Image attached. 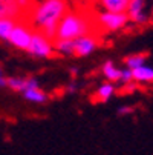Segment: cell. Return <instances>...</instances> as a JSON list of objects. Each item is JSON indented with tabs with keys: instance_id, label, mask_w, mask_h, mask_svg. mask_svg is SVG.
<instances>
[{
	"instance_id": "1",
	"label": "cell",
	"mask_w": 153,
	"mask_h": 155,
	"mask_svg": "<svg viewBox=\"0 0 153 155\" xmlns=\"http://www.w3.org/2000/svg\"><path fill=\"white\" fill-rule=\"evenodd\" d=\"M68 11L69 6L66 0H40L34 5L28 17L35 31H40L55 40L58 25Z\"/></svg>"
},
{
	"instance_id": "2",
	"label": "cell",
	"mask_w": 153,
	"mask_h": 155,
	"mask_svg": "<svg viewBox=\"0 0 153 155\" xmlns=\"http://www.w3.org/2000/svg\"><path fill=\"white\" fill-rule=\"evenodd\" d=\"M92 29V18L77 9H69L61 18L55 40H77L84 37Z\"/></svg>"
},
{
	"instance_id": "3",
	"label": "cell",
	"mask_w": 153,
	"mask_h": 155,
	"mask_svg": "<svg viewBox=\"0 0 153 155\" xmlns=\"http://www.w3.org/2000/svg\"><path fill=\"white\" fill-rule=\"evenodd\" d=\"M34 32H35V29L32 28L31 23H26V21H17L14 31L11 32V35H9V38L6 41L15 49L28 51L29 46H31Z\"/></svg>"
},
{
	"instance_id": "4",
	"label": "cell",
	"mask_w": 153,
	"mask_h": 155,
	"mask_svg": "<svg viewBox=\"0 0 153 155\" xmlns=\"http://www.w3.org/2000/svg\"><path fill=\"white\" fill-rule=\"evenodd\" d=\"M95 20H97V23L100 25V28H103L104 31H110V32L123 29L127 25V21H130L127 12L106 11V9L98 12Z\"/></svg>"
},
{
	"instance_id": "5",
	"label": "cell",
	"mask_w": 153,
	"mask_h": 155,
	"mask_svg": "<svg viewBox=\"0 0 153 155\" xmlns=\"http://www.w3.org/2000/svg\"><path fill=\"white\" fill-rule=\"evenodd\" d=\"M28 52L37 58H49L55 52V40L40 31H35Z\"/></svg>"
},
{
	"instance_id": "6",
	"label": "cell",
	"mask_w": 153,
	"mask_h": 155,
	"mask_svg": "<svg viewBox=\"0 0 153 155\" xmlns=\"http://www.w3.org/2000/svg\"><path fill=\"white\" fill-rule=\"evenodd\" d=\"M126 12L129 14L130 21L136 25H144L150 21V15H147L145 12V0H130Z\"/></svg>"
},
{
	"instance_id": "7",
	"label": "cell",
	"mask_w": 153,
	"mask_h": 155,
	"mask_svg": "<svg viewBox=\"0 0 153 155\" xmlns=\"http://www.w3.org/2000/svg\"><path fill=\"white\" fill-rule=\"evenodd\" d=\"M97 48H98V40L91 34H87V35L80 37V38L75 40V55L77 57H87V55H91Z\"/></svg>"
},
{
	"instance_id": "8",
	"label": "cell",
	"mask_w": 153,
	"mask_h": 155,
	"mask_svg": "<svg viewBox=\"0 0 153 155\" xmlns=\"http://www.w3.org/2000/svg\"><path fill=\"white\" fill-rule=\"evenodd\" d=\"M21 9L18 0H0V17L2 18H17Z\"/></svg>"
},
{
	"instance_id": "9",
	"label": "cell",
	"mask_w": 153,
	"mask_h": 155,
	"mask_svg": "<svg viewBox=\"0 0 153 155\" xmlns=\"http://www.w3.org/2000/svg\"><path fill=\"white\" fill-rule=\"evenodd\" d=\"M116 92V87L112 81H107V83H103L98 89L95 91V95H94V101H98V103H104V101H109L113 94Z\"/></svg>"
},
{
	"instance_id": "10",
	"label": "cell",
	"mask_w": 153,
	"mask_h": 155,
	"mask_svg": "<svg viewBox=\"0 0 153 155\" xmlns=\"http://www.w3.org/2000/svg\"><path fill=\"white\" fill-rule=\"evenodd\" d=\"M101 72H103V75H104V78H106L107 81H112V83H115V81H121L123 69L116 68V64H115L113 61H110V60H107V61L103 63V66H101Z\"/></svg>"
},
{
	"instance_id": "11",
	"label": "cell",
	"mask_w": 153,
	"mask_h": 155,
	"mask_svg": "<svg viewBox=\"0 0 153 155\" xmlns=\"http://www.w3.org/2000/svg\"><path fill=\"white\" fill-rule=\"evenodd\" d=\"M100 6L106 11H118V12H126L129 8L130 0H97Z\"/></svg>"
},
{
	"instance_id": "12",
	"label": "cell",
	"mask_w": 153,
	"mask_h": 155,
	"mask_svg": "<svg viewBox=\"0 0 153 155\" xmlns=\"http://www.w3.org/2000/svg\"><path fill=\"white\" fill-rule=\"evenodd\" d=\"M133 77L136 83H153V68L147 64H142L139 68L133 69Z\"/></svg>"
},
{
	"instance_id": "13",
	"label": "cell",
	"mask_w": 153,
	"mask_h": 155,
	"mask_svg": "<svg viewBox=\"0 0 153 155\" xmlns=\"http://www.w3.org/2000/svg\"><path fill=\"white\" fill-rule=\"evenodd\" d=\"M23 97L28 100V101H32V103H45L48 101V94L40 89V86L38 87H31V89H26L23 92Z\"/></svg>"
},
{
	"instance_id": "14",
	"label": "cell",
	"mask_w": 153,
	"mask_h": 155,
	"mask_svg": "<svg viewBox=\"0 0 153 155\" xmlns=\"http://www.w3.org/2000/svg\"><path fill=\"white\" fill-rule=\"evenodd\" d=\"M55 52L61 55H75V40H55Z\"/></svg>"
},
{
	"instance_id": "15",
	"label": "cell",
	"mask_w": 153,
	"mask_h": 155,
	"mask_svg": "<svg viewBox=\"0 0 153 155\" xmlns=\"http://www.w3.org/2000/svg\"><path fill=\"white\" fill-rule=\"evenodd\" d=\"M14 92H25L28 87V77H8V86Z\"/></svg>"
},
{
	"instance_id": "16",
	"label": "cell",
	"mask_w": 153,
	"mask_h": 155,
	"mask_svg": "<svg viewBox=\"0 0 153 155\" xmlns=\"http://www.w3.org/2000/svg\"><path fill=\"white\" fill-rule=\"evenodd\" d=\"M145 60H147V54H133V55H129V57H126V60H124V64H126V68H129V69H136V68H139V66H142V64H145Z\"/></svg>"
},
{
	"instance_id": "17",
	"label": "cell",
	"mask_w": 153,
	"mask_h": 155,
	"mask_svg": "<svg viewBox=\"0 0 153 155\" xmlns=\"http://www.w3.org/2000/svg\"><path fill=\"white\" fill-rule=\"evenodd\" d=\"M15 25H17V21L14 18H2L0 20V38L8 40L11 32L14 31Z\"/></svg>"
},
{
	"instance_id": "18",
	"label": "cell",
	"mask_w": 153,
	"mask_h": 155,
	"mask_svg": "<svg viewBox=\"0 0 153 155\" xmlns=\"http://www.w3.org/2000/svg\"><path fill=\"white\" fill-rule=\"evenodd\" d=\"M132 81H135L133 71L129 69V68H124V69H123V74H121V83L127 84V83H132Z\"/></svg>"
},
{
	"instance_id": "19",
	"label": "cell",
	"mask_w": 153,
	"mask_h": 155,
	"mask_svg": "<svg viewBox=\"0 0 153 155\" xmlns=\"http://www.w3.org/2000/svg\"><path fill=\"white\" fill-rule=\"evenodd\" d=\"M133 107L132 106H123V107H120L118 109V115L120 117H124V115H129V114H133Z\"/></svg>"
},
{
	"instance_id": "20",
	"label": "cell",
	"mask_w": 153,
	"mask_h": 155,
	"mask_svg": "<svg viewBox=\"0 0 153 155\" xmlns=\"http://www.w3.org/2000/svg\"><path fill=\"white\" fill-rule=\"evenodd\" d=\"M136 81H132V83H127V84H124V87H123V94H130V92H133L135 89H136V84H135Z\"/></svg>"
},
{
	"instance_id": "21",
	"label": "cell",
	"mask_w": 153,
	"mask_h": 155,
	"mask_svg": "<svg viewBox=\"0 0 153 155\" xmlns=\"http://www.w3.org/2000/svg\"><path fill=\"white\" fill-rule=\"evenodd\" d=\"M0 86H2V87H6L8 86V77H5L3 74L0 75Z\"/></svg>"
},
{
	"instance_id": "22",
	"label": "cell",
	"mask_w": 153,
	"mask_h": 155,
	"mask_svg": "<svg viewBox=\"0 0 153 155\" xmlns=\"http://www.w3.org/2000/svg\"><path fill=\"white\" fill-rule=\"evenodd\" d=\"M77 91V84L75 83H71L68 87H66V92H69V94H74Z\"/></svg>"
},
{
	"instance_id": "23",
	"label": "cell",
	"mask_w": 153,
	"mask_h": 155,
	"mask_svg": "<svg viewBox=\"0 0 153 155\" xmlns=\"http://www.w3.org/2000/svg\"><path fill=\"white\" fill-rule=\"evenodd\" d=\"M150 23L153 25V8H151V12H150Z\"/></svg>"
},
{
	"instance_id": "24",
	"label": "cell",
	"mask_w": 153,
	"mask_h": 155,
	"mask_svg": "<svg viewBox=\"0 0 153 155\" xmlns=\"http://www.w3.org/2000/svg\"><path fill=\"white\" fill-rule=\"evenodd\" d=\"M71 72H72V75H74V77H75V75H77V72H78V71H77V68H72V71H71Z\"/></svg>"
}]
</instances>
